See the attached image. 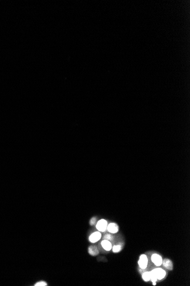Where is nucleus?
<instances>
[{
    "label": "nucleus",
    "instance_id": "nucleus-1",
    "mask_svg": "<svg viewBox=\"0 0 190 286\" xmlns=\"http://www.w3.org/2000/svg\"><path fill=\"white\" fill-rule=\"evenodd\" d=\"M138 264L141 269H145L147 268L148 265V258L145 254H142L139 256Z\"/></svg>",
    "mask_w": 190,
    "mask_h": 286
},
{
    "label": "nucleus",
    "instance_id": "nucleus-2",
    "mask_svg": "<svg viewBox=\"0 0 190 286\" xmlns=\"http://www.w3.org/2000/svg\"><path fill=\"white\" fill-rule=\"evenodd\" d=\"M107 226H108L107 221L104 219H101L97 222L96 225V229L100 232H104L107 231Z\"/></svg>",
    "mask_w": 190,
    "mask_h": 286
},
{
    "label": "nucleus",
    "instance_id": "nucleus-3",
    "mask_svg": "<svg viewBox=\"0 0 190 286\" xmlns=\"http://www.w3.org/2000/svg\"><path fill=\"white\" fill-rule=\"evenodd\" d=\"M152 271H154V274L157 277L158 280H161L163 279L166 275V272L162 268H156L152 269Z\"/></svg>",
    "mask_w": 190,
    "mask_h": 286
},
{
    "label": "nucleus",
    "instance_id": "nucleus-4",
    "mask_svg": "<svg viewBox=\"0 0 190 286\" xmlns=\"http://www.w3.org/2000/svg\"><path fill=\"white\" fill-rule=\"evenodd\" d=\"M151 260L153 264L157 266L160 267L162 265L163 259L162 257L158 254H153L151 256Z\"/></svg>",
    "mask_w": 190,
    "mask_h": 286
},
{
    "label": "nucleus",
    "instance_id": "nucleus-5",
    "mask_svg": "<svg viewBox=\"0 0 190 286\" xmlns=\"http://www.w3.org/2000/svg\"><path fill=\"white\" fill-rule=\"evenodd\" d=\"M101 238V234L100 231H96L93 232L89 236V241L91 243H95L100 241Z\"/></svg>",
    "mask_w": 190,
    "mask_h": 286
},
{
    "label": "nucleus",
    "instance_id": "nucleus-6",
    "mask_svg": "<svg viewBox=\"0 0 190 286\" xmlns=\"http://www.w3.org/2000/svg\"><path fill=\"white\" fill-rule=\"evenodd\" d=\"M107 231H108L109 232V233H111L112 234H116L119 231V226L116 223H113V222L110 223L107 226Z\"/></svg>",
    "mask_w": 190,
    "mask_h": 286
},
{
    "label": "nucleus",
    "instance_id": "nucleus-7",
    "mask_svg": "<svg viewBox=\"0 0 190 286\" xmlns=\"http://www.w3.org/2000/svg\"><path fill=\"white\" fill-rule=\"evenodd\" d=\"M101 246L103 249L107 251H109L112 248V245L111 241L104 239L101 242Z\"/></svg>",
    "mask_w": 190,
    "mask_h": 286
},
{
    "label": "nucleus",
    "instance_id": "nucleus-8",
    "mask_svg": "<svg viewBox=\"0 0 190 286\" xmlns=\"http://www.w3.org/2000/svg\"><path fill=\"white\" fill-rule=\"evenodd\" d=\"M162 265L166 269L169 271H172L173 269V263L170 259L165 258L163 260Z\"/></svg>",
    "mask_w": 190,
    "mask_h": 286
},
{
    "label": "nucleus",
    "instance_id": "nucleus-9",
    "mask_svg": "<svg viewBox=\"0 0 190 286\" xmlns=\"http://www.w3.org/2000/svg\"><path fill=\"white\" fill-rule=\"evenodd\" d=\"M88 252L90 255L93 256H97L99 254L98 249L97 248V247L95 245L90 246L88 249Z\"/></svg>",
    "mask_w": 190,
    "mask_h": 286
},
{
    "label": "nucleus",
    "instance_id": "nucleus-10",
    "mask_svg": "<svg viewBox=\"0 0 190 286\" xmlns=\"http://www.w3.org/2000/svg\"><path fill=\"white\" fill-rule=\"evenodd\" d=\"M142 278L144 281L146 282H148L150 280V271L144 272L142 275Z\"/></svg>",
    "mask_w": 190,
    "mask_h": 286
},
{
    "label": "nucleus",
    "instance_id": "nucleus-11",
    "mask_svg": "<svg viewBox=\"0 0 190 286\" xmlns=\"http://www.w3.org/2000/svg\"><path fill=\"white\" fill-rule=\"evenodd\" d=\"M103 239H106L109 241H112L114 239V236L112 235V234L109 233V234H106L104 236H103Z\"/></svg>",
    "mask_w": 190,
    "mask_h": 286
},
{
    "label": "nucleus",
    "instance_id": "nucleus-12",
    "mask_svg": "<svg viewBox=\"0 0 190 286\" xmlns=\"http://www.w3.org/2000/svg\"><path fill=\"white\" fill-rule=\"evenodd\" d=\"M113 252H114V253H117V252H119L120 251H121L122 249V246L120 245H114L113 247H112V248Z\"/></svg>",
    "mask_w": 190,
    "mask_h": 286
},
{
    "label": "nucleus",
    "instance_id": "nucleus-13",
    "mask_svg": "<svg viewBox=\"0 0 190 286\" xmlns=\"http://www.w3.org/2000/svg\"><path fill=\"white\" fill-rule=\"evenodd\" d=\"M35 286H47V283L44 282V281H40V282H38L37 283H36L35 285H34Z\"/></svg>",
    "mask_w": 190,
    "mask_h": 286
},
{
    "label": "nucleus",
    "instance_id": "nucleus-14",
    "mask_svg": "<svg viewBox=\"0 0 190 286\" xmlns=\"http://www.w3.org/2000/svg\"><path fill=\"white\" fill-rule=\"evenodd\" d=\"M96 221H97V218L96 217H93L91 219H90V225L91 226H94L95 225L96 223Z\"/></svg>",
    "mask_w": 190,
    "mask_h": 286
}]
</instances>
